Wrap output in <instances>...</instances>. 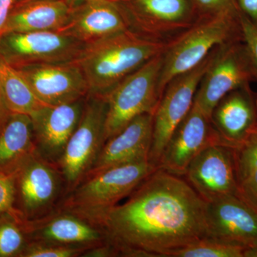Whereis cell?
Returning a JSON list of instances; mask_svg holds the SVG:
<instances>
[{"mask_svg":"<svg viewBox=\"0 0 257 257\" xmlns=\"http://www.w3.org/2000/svg\"><path fill=\"white\" fill-rule=\"evenodd\" d=\"M207 205L187 180L157 168L95 225L119 256L170 257L209 235Z\"/></svg>","mask_w":257,"mask_h":257,"instance_id":"6da1fadb","label":"cell"},{"mask_svg":"<svg viewBox=\"0 0 257 257\" xmlns=\"http://www.w3.org/2000/svg\"><path fill=\"white\" fill-rule=\"evenodd\" d=\"M166 45L128 30L85 44L74 62L87 81L89 95L104 96L162 53Z\"/></svg>","mask_w":257,"mask_h":257,"instance_id":"7a4b0ae2","label":"cell"},{"mask_svg":"<svg viewBox=\"0 0 257 257\" xmlns=\"http://www.w3.org/2000/svg\"><path fill=\"white\" fill-rule=\"evenodd\" d=\"M240 14L200 17L167 42L159 80L161 97L171 80L197 67L216 47L243 40Z\"/></svg>","mask_w":257,"mask_h":257,"instance_id":"3957f363","label":"cell"},{"mask_svg":"<svg viewBox=\"0 0 257 257\" xmlns=\"http://www.w3.org/2000/svg\"><path fill=\"white\" fill-rule=\"evenodd\" d=\"M157 168L140 161L88 176L64 194L56 209L77 214L95 224L106 211L119 204Z\"/></svg>","mask_w":257,"mask_h":257,"instance_id":"277c9868","label":"cell"},{"mask_svg":"<svg viewBox=\"0 0 257 257\" xmlns=\"http://www.w3.org/2000/svg\"><path fill=\"white\" fill-rule=\"evenodd\" d=\"M162 52L128 76L104 96L107 103L105 143L135 118L155 113L161 99L159 80Z\"/></svg>","mask_w":257,"mask_h":257,"instance_id":"5b68a950","label":"cell"},{"mask_svg":"<svg viewBox=\"0 0 257 257\" xmlns=\"http://www.w3.org/2000/svg\"><path fill=\"white\" fill-rule=\"evenodd\" d=\"M106 111L104 96H87L78 126L56 165L63 177L66 193L87 175L104 146Z\"/></svg>","mask_w":257,"mask_h":257,"instance_id":"8992f818","label":"cell"},{"mask_svg":"<svg viewBox=\"0 0 257 257\" xmlns=\"http://www.w3.org/2000/svg\"><path fill=\"white\" fill-rule=\"evenodd\" d=\"M253 80L254 72L243 40L224 44L216 48L199 83L194 104L211 118L213 109L226 94Z\"/></svg>","mask_w":257,"mask_h":257,"instance_id":"52a82bcc","label":"cell"},{"mask_svg":"<svg viewBox=\"0 0 257 257\" xmlns=\"http://www.w3.org/2000/svg\"><path fill=\"white\" fill-rule=\"evenodd\" d=\"M216 48L199 65L177 76L165 87L153 115V139L149 162L156 168L172 133L192 109L199 83Z\"/></svg>","mask_w":257,"mask_h":257,"instance_id":"ba28073f","label":"cell"},{"mask_svg":"<svg viewBox=\"0 0 257 257\" xmlns=\"http://www.w3.org/2000/svg\"><path fill=\"white\" fill-rule=\"evenodd\" d=\"M128 29L150 40L167 42L197 20L192 0H117Z\"/></svg>","mask_w":257,"mask_h":257,"instance_id":"9c48e42d","label":"cell"},{"mask_svg":"<svg viewBox=\"0 0 257 257\" xmlns=\"http://www.w3.org/2000/svg\"><path fill=\"white\" fill-rule=\"evenodd\" d=\"M85 44L59 31L8 32L0 38V58L15 68L77 60Z\"/></svg>","mask_w":257,"mask_h":257,"instance_id":"30bf717a","label":"cell"},{"mask_svg":"<svg viewBox=\"0 0 257 257\" xmlns=\"http://www.w3.org/2000/svg\"><path fill=\"white\" fill-rule=\"evenodd\" d=\"M15 209L28 220L55 210L66 193L65 184L57 166L35 152L15 173Z\"/></svg>","mask_w":257,"mask_h":257,"instance_id":"8fae6325","label":"cell"},{"mask_svg":"<svg viewBox=\"0 0 257 257\" xmlns=\"http://www.w3.org/2000/svg\"><path fill=\"white\" fill-rule=\"evenodd\" d=\"M184 177L206 202L238 195L234 149L222 143L207 147L192 160Z\"/></svg>","mask_w":257,"mask_h":257,"instance_id":"7c38bea8","label":"cell"},{"mask_svg":"<svg viewBox=\"0 0 257 257\" xmlns=\"http://www.w3.org/2000/svg\"><path fill=\"white\" fill-rule=\"evenodd\" d=\"M218 143L221 141L211 118L193 104L164 149L158 168L184 176L191 162L202 150Z\"/></svg>","mask_w":257,"mask_h":257,"instance_id":"4fadbf2b","label":"cell"},{"mask_svg":"<svg viewBox=\"0 0 257 257\" xmlns=\"http://www.w3.org/2000/svg\"><path fill=\"white\" fill-rule=\"evenodd\" d=\"M16 69L45 105L65 104L89 95L87 81L74 61L32 64Z\"/></svg>","mask_w":257,"mask_h":257,"instance_id":"5bb4252c","label":"cell"},{"mask_svg":"<svg viewBox=\"0 0 257 257\" xmlns=\"http://www.w3.org/2000/svg\"><path fill=\"white\" fill-rule=\"evenodd\" d=\"M87 97L58 105L44 106L30 116L39 156L57 165L78 126Z\"/></svg>","mask_w":257,"mask_h":257,"instance_id":"9a60e30c","label":"cell"},{"mask_svg":"<svg viewBox=\"0 0 257 257\" xmlns=\"http://www.w3.org/2000/svg\"><path fill=\"white\" fill-rule=\"evenodd\" d=\"M208 236L240 245H257V209L239 195L207 202Z\"/></svg>","mask_w":257,"mask_h":257,"instance_id":"2e32d148","label":"cell"},{"mask_svg":"<svg viewBox=\"0 0 257 257\" xmlns=\"http://www.w3.org/2000/svg\"><path fill=\"white\" fill-rule=\"evenodd\" d=\"M30 241L92 248L106 243L100 228L73 213L55 209L38 219H25Z\"/></svg>","mask_w":257,"mask_h":257,"instance_id":"e0dca14e","label":"cell"},{"mask_svg":"<svg viewBox=\"0 0 257 257\" xmlns=\"http://www.w3.org/2000/svg\"><path fill=\"white\" fill-rule=\"evenodd\" d=\"M211 121L221 143L241 146L257 126L256 95L249 84L226 94L214 108Z\"/></svg>","mask_w":257,"mask_h":257,"instance_id":"ac0fdd59","label":"cell"},{"mask_svg":"<svg viewBox=\"0 0 257 257\" xmlns=\"http://www.w3.org/2000/svg\"><path fill=\"white\" fill-rule=\"evenodd\" d=\"M153 115H140L108 140L84 178L116 166L149 161L153 139Z\"/></svg>","mask_w":257,"mask_h":257,"instance_id":"d6986e66","label":"cell"},{"mask_svg":"<svg viewBox=\"0 0 257 257\" xmlns=\"http://www.w3.org/2000/svg\"><path fill=\"white\" fill-rule=\"evenodd\" d=\"M130 30L122 12L113 0H86L73 8L62 32L84 44Z\"/></svg>","mask_w":257,"mask_h":257,"instance_id":"ffe728a7","label":"cell"},{"mask_svg":"<svg viewBox=\"0 0 257 257\" xmlns=\"http://www.w3.org/2000/svg\"><path fill=\"white\" fill-rule=\"evenodd\" d=\"M72 10L65 0H34L15 5L5 33L62 31L69 23Z\"/></svg>","mask_w":257,"mask_h":257,"instance_id":"44dd1931","label":"cell"},{"mask_svg":"<svg viewBox=\"0 0 257 257\" xmlns=\"http://www.w3.org/2000/svg\"><path fill=\"white\" fill-rule=\"evenodd\" d=\"M35 152L31 117L12 112L0 130V172L16 173Z\"/></svg>","mask_w":257,"mask_h":257,"instance_id":"7402d4cb","label":"cell"},{"mask_svg":"<svg viewBox=\"0 0 257 257\" xmlns=\"http://www.w3.org/2000/svg\"><path fill=\"white\" fill-rule=\"evenodd\" d=\"M0 85L10 110L32 116L46 106L34 94L18 69L0 58Z\"/></svg>","mask_w":257,"mask_h":257,"instance_id":"603a6c76","label":"cell"},{"mask_svg":"<svg viewBox=\"0 0 257 257\" xmlns=\"http://www.w3.org/2000/svg\"><path fill=\"white\" fill-rule=\"evenodd\" d=\"M30 243L25 218L18 209L0 215V257H21Z\"/></svg>","mask_w":257,"mask_h":257,"instance_id":"cb8c5ba5","label":"cell"},{"mask_svg":"<svg viewBox=\"0 0 257 257\" xmlns=\"http://www.w3.org/2000/svg\"><path fill=\"white\" fill-rule=\"evenodd\" d=\"M245 247L205 236L176 250L170 257H243Z\"/></svg>","mask_w":257,"mask_h":257,"instance_id":"d4e9b609","label":"cell"},{"mask_svg":"<svg viewBox=\"0 0 257 257\" xmlns=\"http://www.w3.org/2000/svg\"><path fill=\"white\" fill-rule=\"evenodd\" d=\"M88 247L30 241L21 257H82Z\"/></svg>","mask_w":257,"mask_h":257,"instance_id":"484cf974","label":"cell"},{"mask_svg":"<svg viewBox=\"0 0 257 257\" xmlns=\"http://www.w3.org/2000/svg\"><path fill=\"white\" fill-rule=\"evenodd\" d=\"M234 150L236 176L239 183L251 171L257 168V126L244 143Z\"/></svg>","mask_w":257,"mask_h":257,"instance_id":"4316f807","label":"cell"},{"mask_svg":"<svg viewBox=\"0 0 257 257\" xmlns=\"http://www.w3.org/2000/svg\"><path fill=\"white\" fill-rule=\"evenodd\" d=\"M197 18L239 14L237 0H192Z\"/></svg>","mask_w":257,"mask_h":257,"instance_id":"83f0119b","label":"cell"},{"mask_svg":"<svg viewBox=\"0 0 257 257\" xmlns=\"http://www.w3.org/2000/svg\"><path fill=\"white\" fill-rule=\"evenodd\" d=\"M15 173L0 172V215L15 209Z\"/></svg>","mask_w":257,"mask_h":257,"instance_id":"f1b7e54d","label":"cell"},{"mask_svg":"<svg viewBox=\"0 0 257 257\" xmlns=\"http://www.w3.org/2000/svg\"><path fill=\"white\" fill-rule=\"evenodd\" d=\"M243 42L247 50L248 56L257 81V28L245 15L240 14Z\"/></svg>","mask_w":257,"mask_h":257,"instance_id":"f546056e","label":"cell"},{"mask_svg":"<svg viewBox=\"0 0 257 257\" xmlns=\"http://www.w3.org/2000/svg\"><path fill=\"white\" fill-rule=\"evenodd\" d=\"M238 195L257 209V168L240 181Z\"/></svg>","mask_w":257,"mask_h":257,"instance_id":"4dcf8cb0","label":"cell"},{"mask_svg":"<svg viewBox=\"0 0 257 257\" xmlns=\"http://www.w3.org/2000/svg\"><path fill=\"white\" fill-rule=\"evenodd\" d=\"M239 11L257 28V0H237Z\"/></svg>","mask_w":257,"mask_h":257,"instance_id":"1f68e13d","label":"cell"},{"mask_svg":"<svg viewBox=\"0 0 257 257\" xmlns=\"http://www.w3.org/2000/svg\"><path fill=\"white\" fill-rule=\"evenodd\" d=\"M16 0H0V38L5 33L8 18Z\"/></svg>","mask_w":257,"mask_h":257,"instance_id":"d6a6232c","label":"cell"},{"mask_svg":"<svg viewBox=\"0 0 257 257\" xmlns=\"http://www.w3.org/2000/svg\"><path fill=\"white\" fill-rule=\"evenodd\" d=\"M11 113V111L10 110L8 104H7L3 89L0 85V130L6 123L7 120L9 118Z\"/></svg>","mask_w":257,"mask_h":257,"instance_id":"836d02e7","label":"cell"},{"mask_svg":"<svg viewBox=\"0 0 257 257\" xmlns=\"http://www.w3.org/2000/svg\"><path fill=\"white\" fill-rule=\"evenodd\" d=\"M243 257H257V245L245 248Z\"/></svg>","mask_w":257,"mask_h":257,"instance_id":"e575fe53","label":"cell"},{"mask_svg":"<svg viewBox=\"0 0 257 257\" xmlns=\"http://www.w3.org/2000/svg\"><path fill=\"white\" fill-rule=\"evenodd\" d=\"M71 8H75L82 5L86 0H65Z\"/></svg>","mask_w":257,"mask_h":257,"instance_id":"d590c367","label":"cell"},{"mask_svg":"<svg viewBox=\"0 0 257 257\" xmlns=\"http://www.w3.org/2000/svg\"><path fill=\"white\" fill-rule=\"evenodd\" d=\"M34 1V0H16L15 5L22 4V3H28V2Z\"/></svg>","mask_w":257,"mask_h":257,"instance_id":"8d00e7d4","label":"cell"},{"mask_svg":"<svg viewBox=\"0 0 257 257\" xmlns=\"http://www.w3.org/2000/svg\"><path fill=\"white\" fill-rule=\"evenodd\" d=\"M256 111H257V94L256 95Z\"/></svg>","mask_w":257,"mask_h":257,"instance_id":"74e56055","label":"cell"},{"mask_svg":"<svg viewBox=\"0 0 257 257\" xmlns=\"http://www.w3.org/2000/svg\"><path fill=\"white\" fill-rule=\"evenodd\" d=\"M113 1H117V0H113Z\"/></svg>","mask_w":257,"mask_h":257,"instance_id":"f35d334b","label":"cell"}]
</instances>
